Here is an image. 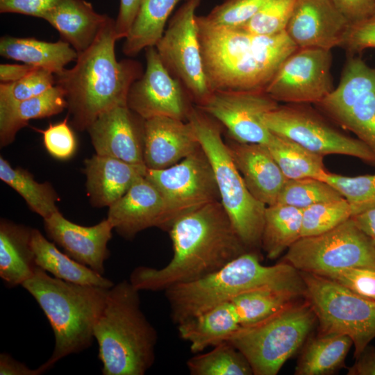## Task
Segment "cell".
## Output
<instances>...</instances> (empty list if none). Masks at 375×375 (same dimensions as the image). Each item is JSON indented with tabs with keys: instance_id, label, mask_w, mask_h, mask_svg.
<instances>
[{
	"instance_id": "ac0fdd59",
	"label": "cell",
	"mask_w": 375,
	"mask_h": 375,
	"mask_svg": "<svg viewBox=\"0 0 375 375\" xmlns=\"http://www.w3.org/2000/svg\"><path fill=\"white\" fill-rule=\"evenodd\" d=\"M351 23L331 0H296L285 32L298 48L342 47Z\"/></svg>"
},
{
	"instance_id": "603a6c76",
	"label": "cell",
	"mask_w": 375,
	"mask_h": 375,
	"mask_svg": "<svg viewBox=\"0 0 375 375\" xmlns=\"http://www.w3.org/2000/svg\"><path fill=\"white\" fill-rule=\"evenodd\" d=\"M227 144L250 193L265 206L276 203L288 178L267 145L235 140Z\"/></svg>"
},
{
	"instance_id": "f35d334b",
	"label": "cell",
	"mask_w": 375,
	"mask_h": 375,
	"mask_svg": "<svg viewBox=\"0 0 375 375\" xmlns=\"http://www.w3.org/2000/svg\"><path fill=\"white\" fill-rule=\"evenodd\" d=\"M352 217L344 198L317 203L302 210L301 238L327 232Z\"/></svg>"
},
{
	"instance_id": "83f0119b",
	"label": "cell",
	"mask_w": 375,
	"mask_h": 375,
	"mask_svg": "<svg viewBox=\"0 0 375 375\" xmlns=\"http://www.w3.org/2000/svg\"><path fill=\"white\" fill-rule=\"evenodd\" d=\"M31 245L37 267L53 276L74 283L110 289L115 283L61 252L39 230L33 228Z\"/></svg>"
},
{
	"instance_id": "4316f807",
	"label": "cell",
	"mask_w": 375,
	"mask_h": 375,
	"mask_svg": "<svg viewBox=\"0 0 375 375\" xmlns=\"http://www.w3.org/2000/svg\"><path fill=\"white\" fill-rule=\"evenodd\" d=\"M0 55L57 74L69 62L76 61L78 54L62 40L51 42L5 35L0 39Z\"/></svg>"
},
{
	"instance_id": "681fc988",
	"label": "cell",
	"mask_w": 375,
	"mask_h": 375,
	"mask_svg": "<svg viewBox=\"0 0 375 375\" xmlns=\"http://www.w3.org/2000/svg\"><path fill=\"white\" fill-rule=\"evenodd\" d=\"M44 372L46 371L41 366L37 369H31L8 353L0 354L1 375H40Z\"/></svg>"
},
{
	"instance_id": "44dd1931",
	"label": "cell",
	"mask_w": 375,
	"mask_h": 375,
	"mask_svg": "<svg viewBox=\"0 0 375 375\" xmlns=\"http://www.w3.org/2000/svg\"><path fill=\"white\" fill-rule=\"evenodd\" d=\"M107 219L113 229L125 239L151 227L167 230L165 206L158 190L144 176L108 207Z\"/></svg>"
},
{
	"instance_id": "ffe728a7",
	"label": "cell",
	"mask_w": 375,
	"mask_h": 375,
	"mask_svg": "<svg viewBox=\"0 0 375 375\" xmlns=\"http://www.w3.org/2000/svg\"><path fill=\"white\" fill-rule=\"evenodd\" d=\"M44 229L55 243L76 261L100 274L110 256L108 243L113 227L106 218L90 226H81L66 219L60 212L44 219Z\"/></svg>"
},
{
	"instance_id": "7dc6e473",
	"label": "cell",
	"mask_w": 375,
	"mask_h": 375,
	"mask_svg": "<svg viewBox=\"0 0 375 375\" xmlns=\"http://www.w3.org/2000/svg\"><path fill=\"white\" fill-rule=\"evenodd\" d=\"M142 1L143 0H119V12L114 24L117 40L127 37Z\"/></svg>"
},
{
	"instance_id": "8992f818",
	"label": "cell",
	"mask_w": 375,
	"mask_h": 375,
	"mask_svg": "<svg viewBox=\"0 0 375 375\" xmlns=\"http://www.w3.org/2000/svg\"><path fill=\"white\" fill-rule=\"evenodd\" d=\"M22 286L35 299L54 334L53 353L40 365L46 372L62 358L92 345L94 325L109 289L65 281L38 267Z\"/></svg>"
},
{
	"instance_id": "9c48e42d",
	"label": "cell",
	"mask_w": 375,
	"mask_h": 375,
	"mask_svg": "<svg viewBox=\"0 0 375 375\" xmlns=\"http://www.w3.org/2000/svg\"><path fill=\"white\" fill-rule=\"evenodd\" d=\"M300 273L305 284V299L315 312L319 333L349 336L357 358L375 338V301L362 297L326 276Z\"/></svg>"
},
{
	"instance_id": "484cf974",
	"label": "cell",
	"mask_w": 375,
	"mask_h": 375,
	"mask_svg": "<svg viewBox=\"0 0 375 375\" xmlns=\"http://www.w3.org/2000/svg\"><path fill=\"white\" fill-rule=\"evenodd\" d=\"M32 231L30 227L1 219L0 277L9 288L22 285L38 267L31 245Z\"/></svg>"
},
{
	"instance_id": "6da1fadb",
	"label": "cell",
	"mask_w": 375,
	"mask_h": 375,
	"mask_svg": "<svg viewBox=\"0 0 375 375\" xmlns=\"http://www.w3.org/2000/svg\"><path fill=\"white\" fill-rule=\"evenodd\" d=\"M173 256L160 269L135 267L129 281L139 291H165L199 280L251 251L237 233L220 201L178 217L169 227Z\"/></svg>"
},
{
	"instance_id": "d590c367",
	"label": "cell",
	"mask_w": 375,
	"mask_h": 375,
	"mask_svg": "<svg viewBox=\"0 0 375 375\" xmlns=\"http://www.w3.org/2000/svg\"><path fill=\"white\" fill-rule=\"evenodd\" d=\"M191 375H253L246 357L231 342L224 340L208 352L199 353L186 362Z\"/></svg>"
},
{
	"instance_id": "1f68e13d",
	"label": "cell",
	"mask_w": 375,
	"mask_h": 375,
	"mask_svg": "<svg viewBox=\"0 0 375 375\" xmlns=\"http://www.w3.org/2000/svg\"><path fill=\"white\" fill-rule=\"evenodd\" d=\"M302 209L276 203L267 206L261 248L276 259L301 238Z\"/></svg>"
},
{
	"instance_id": "f1b7e54d",
	"label": "cell",
	"mask_w": 375,
	"mask_h": 375,
	"mask_svg": "<svg viewBox=\"0 0 375 375\" xmlns=\"http://www.w3.org/2000/svg\"><path fill=\"white\" fill-rule=\"evenodd\" d=\"M67 108L62 89L57 85L35 97L0 108V144L12 143L17 132L34 119L58 115Z\"/></svg>"
},
{
	"instance_id": "db71d44e",
	"label": "cell",
	"mask_w": 375,
	"mask_h": 375,
	"mask_svg": "<svg viewBox=\"0 0 375 375\" xmlns=\"http://www.w3.org/2000/svg\"><path fill=\"white\" fill-rule=\"evenodd\" d=\"M372 240L373 244H374V247H375V236H374V237H372Z\"/></svg>"
},
{
	"instance_id": "ab89813d",
	"label": "cell",
	"mask_w": 375,
	"mask_h": 375,
	"mask_svg": "<svg viewBox=\"0 0 375 375\" xmlns=\"http://www.w3.org/2000/svg\"><path fill=\"white\" fill-rule=\"evenodd\" d=\"M296 0H269L240 28L255 35L285 31Z\"/></svg>"
},
{
	"instance_id": "816d5d0a",
	"label": "cell",
	"mask_w": 375,
	"mask_h": 375,
	"mask_svg": "<svg viewBox=\"0 0 375 375\" xmlns=\"http://www.w3.org/2000/svg\"><path fill=\"white\" fill-rule=\"evenodd\" d=\"M40 69L33 65L24 64H1V83H11L19 81Z\"/></svg>"
},
{
	"instance_id": "d6986e66",
	"label": "cell",
	"mask_w": 375,
	"mask_h": 375,
	"mask_svg": "<svg viewBox=\"0 0 375 375\" xmlns=\"http://www.w3.org/2000/svg\"><path fill=\"white\" fill-rule=\"evenodd\" d=\"M144 122L127 106H118L101 114L87 131L97 154L144 165Z\"/></svg>"
},
{
	"instance_id": "74e56055",
	"label": "cell",
	"mask_w": 375,
	"mask_h": 375,
	"mask_svg": "<svg viewBox=\"0 0 375 375\" xmlns=\"http://www.w3.org/2000/svg\"><path fill=\"white\" fill-rule=\"evenodd\" d=\"M323 181L335 188L347 200L352 217L375 208V174L347 176L328 172Z\"/></svg>"
},
{
	"instance_id": "7c38bea8",
	"label": "cell",
	"mask_w": 375,
	"mask_h": 375,
	"mask_svg": "<svg viewBox=\"0 0 375 375\" xmlns=\"http://www.w3.org/2000/svg\"><path fill=\"white\" fill-rule=\"evenodd\" d=\"M317 105L375 155V67L350 58L338 87Z\"/></svg>"
},
{
	"instance_id": "52a82bcc",
	"label": "cell",
	"mask_w": 375,
	"mask_h": 375,
	"mask_svg": "<svg viewBox=\"0 0 375 375\" xmlns=\"http://www.w3.org/2000/svg\"><path fill=\"white\" fill-rule=\"evenodd\" d=\"M188 120L211 165L220 201L237 233L249 250L261 247L267 206L247 188L228 144L223 140L219 122L197 106L192 107Z\"/></svg>"
},
{
	"instance_id": "3957f363",
	"label": "cell",
	"mask_w": 375,
	"mask_h": 375,
	"mask_svg": "<svg viewBox=\"0 0 375 375\" xmlns=\"http://www.w3.org/2000/svg\"><path fill=\"white\" fill-rule=\"evenodd\" d=\"M114 24L110 17L93 43L78 53L76 64L55 74L56 85L65 94L67 116L80 131L87 130L103 112L127 106L130 88L144 72L138 61L117 60Z\"/></svg>"
},
{
	"instance_id": "f6af8a7d",
	"label": "cell",
	"mask_w": 375,
	"mask_h": 375,
	"mask_svg": "<svg viewBox=\"0 0 375 375\" xmlns=\"http://www.w3.org/2000/svg\"><path fill=\"white\" fill-rule=\"evenodd\" d=\"M342 47L351 53L375 48V17L351 24Z\"/></svg>"
},
{
	"instance_id": "2e32d148",
	"label": "cell",
	"mask_w": 375,
	"mask_h": 375,
	"mask_svg": "<svg viewBox=\"0 0 375 375\" xmlns=\"http://www.w3.org/2000/svg\"><path fill=\"white\" fill-rule=\"evenodd\" d=\"M278 106L264 90H253L213 91L197 107L222 124L233 140L267 144L273 133L262 117Z\"/></svg>"
},
{
	"instance_id": "11a10c76",
	"label": "cell",
	"mask_w": 375,
	"mask_h": 375,
	"mask_svg": "<svg viewBox=\"0 0 375 375\" xmlns=\"http://www.w3.org/2000/svg\"><path fill=\"white\" fill-rule=\"evenodd\" d=\"M373 16H374V17H375V10H374V15H373Z\"/></svg>"
},
{
	"instance_id": "5b68a950",
	"label": "cell",
	"mask_w": 375,
	"mask_h": 375,
	"mask_svg": "<svg viewBox=\"0 0 375 375\" xmlns=\"http://www.w3.org/2000/svg\"><path fill=\"white\" fill-rule=\"evenodd\" d=\"M139 292L129 280L108 290L94 328L103 375H144L154 363L158 334L141 309Z\"/></svg>"
},
{
	"instance_id": "ee69618b",
	"label": "cell",
	"mask_w": 375,
	"mask_h": 375,
	"mask_svg": "<svg viewBox=\"0 0 375 375\" xmlns=\"http://www.w3.org/2000/svg\"><path fill=\"white\" fill-rule=\"evenodd\" d=\"M324 276L335 281L362 297L375 301L374 268H347Z\"/></svg>"
},
{
	"instance_id": "4fadbf2b",
	"label": "cell",
	"mask_w": 375,
	"mask_h": 375,
	"mask_svg": "<svg viewBox=\"0 0 375 375\" xmlns=\"http://www.w3.org/2000/svg\"><path fill=\"white\" fill-rule=\"evenodd\" d=\"M262 119L273 134L288 138L315 153L346 155L375 165V155L364 142L338 131L300 103L279 105Z\"/></svg>"
},
{
	"instance_id": "836d02e7",
	"label": "cell",
	"mask_w": 375,
	"mask_h": 375,
	"mask_svg": "<svg viewBox=\"0 0 375 375\" xmlns=\"http://www.w3.org/2000/svg\"><path fill=\"white\" fill-rule=\"evenodd\" d=\"M304 295L285 290H260L238 295L231 303L240 328L261 322L298 302Z\"/></svg>"
},
{
	"instance_id": "9a60e30c",
	"label": "cell",
	"mask_w": 375,
	"mask_h": 375,
	"mask_svg": "<svg viewBox=\"0 0 375 375\" xmlns=\"http://www.w3.org/2000/svg\"><path fill=\"white\" fill-rule=\"evenodd\" d=\"M331 50L298 48L282 62L265 92L278 102L318 103L333 90Z\"/></svg>"
},
{
	"instance_id": "5bb4252c",
	"label": "cell",
	"mask_w": 375,
	"mask_h": 375,
	"mask_svg": "<svg viewBox=\"0 0 375 375\" xmlns=\"http://www.w3.org/2000/svg\"><path fill=\"white\" fill-rule=\"evenodd\" d=\"M145 177L163 198L167 231L183 214L220 201L211 165L201 146L174 165L161 169H147Z\"/></svg>"
},
{
	"instance_id": "bcb514c9",
	"label": "cell",
	"mask_w": 375,
	"mask_h": 375,
	"mask_svg": "<svg viewBox=\"0 0 375 375\" xmlns=\"http://www.w3.org/2000/svg\"><path fill=\"white\" fill-rule=\"evenodd\" d=\"M60 0H0L1 13H15L42 19Z\"/></svg>"
},
{
	"instance_id": "f5cc1de1",
	"label": "cell",
	"mask_w": 375,
	"mask_h": 375,
	"mask_svg": "<svg viewBox=\"0 0 375 375\" xmlns=\"http://www.w3.org/2000/svg\"><path fill=\"white\" fill-rule=\"evenodd\" d=\"M356 225L368 236H375V208L351 217Z\"/></svg>"
},
{
	"instance_id": "c3c4849f",
	"label": "cell",
	"mask_w": 375,
	"mask_h": 375,
	"mask_svg": "<svg viewBox=\"0 0 375 375\" xmlns=\"http://www.w3.org/2000/svg\"><path fill=\"white\" fill-rule=\"evenodd\" d=\"M331 1L351 24L373 16L375 10V0Z\"/></svg>"
},
{
	"instance_id": "d4e9b609",
	"label": "cell",
	"mask_w": 375,
	"mask_h": 375,
	"mask_svg": "<svg viewBox=\"0 0 375 375\" xmlns=\"http://www.w3.org/2000/svg\"><path fill=\"white\" fill-rule=\"evenodd\" d=\"M110 18L85 0H60L42 19L78 54L93 43Z\"/></svg>"
},
{
	"instance_id": "4dcf8cb0",
	"label": "cell",
	"mask_w": 375,
	"mask_h": 375,
	"mask_svg": "<svg viewBox=\"0 0 375 375\" xmlns=\"http://www.w3.org/2000/svg\"><path fill=\"white\" fill-rule=\"evenodd\" d=\"M184 0H143L133 26L125 38L123 53L133 57L142 49L155 47L162 38L174 9Z\"/></svg>"
},
{
	"instance_id": "7a4b0ae2",
	"label": "cell",
	"mask_w": 375,
	"mask_h": 375,
	"mask_svg": "<svg viewBox=\"0 0 375 375\" xmlns=\"http://www.w3.org/2000/svg\"><path fill=\"white\" fill-rule=\"evenodd\" d=\"M204 72L212 91L264 90L298 47L285 31L250 33L211 24L197 15Z\"/></svg>"
},
{
	"instance_id": "7402d4cb",
	"label": "cell",
	"mask_w": 375,
	"mask_h": 375,
	"mask_svg": "<svg viewBox=\"0 0 375 375\" xmlns=\"http://www.w3.org/2000/svg\"><path fill=\"white\" fill-rule=\"evenodd\" d=\"M200 147L188 121L155 117L144 122V162L147 169H161L178 162Z\"/></svg>"
},
{
	"instance_id": "e0dca14e",
	"label": "cell",
	"mask_w": 375,
	"mask_h": 375,
	"mask_svg": "<svg viewBox=\"0 0 375 375\" xmlns=\"http://www.w3.org/2000/svg\"><path fill=\"white\" fill-rule=\"evenodd\" d=\"M146 68L131 86L127 106L144 119L169 117L188 120L191 100L181 82L163 65L156 47L145 49Z\"/></svg>"
},
{
	"instance_id": "d6a6232c",
	"label": "cell",
	"mask_w": 375,
	"mask_h": 375,
	"mask_svg": "<svg viewBox=\"0 0 375 375\" xmlns=\"http://www.w3.org/2000/svg\"><path fill=\"white\" fill-rule=\"evenodd\" d=\"M266 145L288 179L313 178L323 181L328 172L323 156L288 138L273 134Z\"/></svg>"
},
{
	"instance_id": "30bf717a",
	"label": "cell",
	"mask_w": 375,
	"mask_h": 375,
	"mask_svg": "<svg viewBox=\"0 0 375 375\" xmlns=\"http://www.w3.org/2000/svg\"><path fill=\"white\" fill-rule=\"evenodd\" d=\"M283 260L300 272L321 276L351 267L375 269V247L350 218L324 233L299 238Z\"/></svg>"
},
{
	"instance_id": "e575fe53",
	"label": "cell",
	"mask_w": 375,
	"mask_h": 375,
	"mask_svg": "<svg viewBox=\"0 0 375 375\" xmlns=\"http://www.w3.org/2000/svg\"><path fill=\"white\" fill-rule=\"evenodd\" d=\"M0 178L20 194L29 208L44 219L59 211L56 205L59 197L50 183L37 182L30 172L21 167H12L2 156Z\"/></svg>"
},
{
	"instance_id": "ba28073f",
	"label": "cell",
	"mask_w": 375,
	"mask_h": 375,
	"mask_svg": "<svg viewBox=\"0 0 375 375\" xmlns=\"http://www.w3.org/2000/svg\"><path fill=\"white\" fill-rule=\"evenodd\" d=\"M316 322L315 312L305 299L238 329L226 340L246 357L253 375H276L305 343Z\"/></svg>"
},
{
	"instance_id": "60d3db41",
	"label": "cell",
	"mask_w": 375,
	"mask_h": 375,
	"mask_svg": "<svg viewBox=\"0 0 375 375\" xmlns=\"http://www.w3.org/2000/svg\"><path fill=\"white\" fill-rule=\"evenodd\" d=\"M55 85V74L43 69L15 82L1 83L0 108L40 95Z\"/></svg>"
},
{
	"instance_id": "b9f144b4",
	"label": "cell",
	"mask_w": 375,
	"mask_h": 375,
	"mask_svg": "<svg viewBox=\"0 0 375 375\" xmlns=\"http://www.w3.org/2000/svg\"><path fill=\"white\" fill-rule=\"evenodd\" d=\"M269 0H224L206 15L208 23L226 28H240Z\"/></svg>"
},
{
	"instance_id": "277c9868",
	"label": "cell",
	"mask_w": 375,
	"mask_h": 375,
	"mask_svg": "<svg viewBox=\"0 0 375 375\" xmlns=\"http://www.w3.org/2000/svg\"><path fill=\"white\" fill-rule=\"evenodd\" d=\"M260 290H285L305 296L300 272L285 261L263 265L256 251H247L219 270L165 291L176 325L194 318L238 295Z\"/></svg>"
},
{
	"instance_id": "8d00e7d4",
	"label": "cell",
	"mask_w": 375,
	"mask_h": 375,
	"mask_svg": "<svg viewBox=\"0 0 375 375\" xmlns=\"http://www.w3.org/2000/svg\"><path fill=\"white\" fill-rule=\"evenodd\" d=\"M342 195L328 183L313 178L288 179L277 203L304 209L317 203L342 199Z\"/></svg>"
},
{
	"instance_id": "8fae6325",
	"label": "cell",
	"mask_w": 375,
	"mask_h": 375,
	"mask_svg": "<svg viewBox=\"0 0 375 375\" xmlns=\"http://www.w3.org/2000/svg\"><path fill=\"white\" fill-rule=\"evenodd\" d=\"M201 0H184L156 44L170 74L178 80L197 106L212 94L203 69L196 10Z\"/></svg>"
},
{
	"instance_id": "f907efd6",
	"label": "cell",
	"mask_w": 375,
	"mask_h": 375,
	"mask_svg": "<svg viewBox=\"0 0 375 375\" xmlns=\"http://www.w3.org/2000/svg\"><path fill=\"white\" fill-rule=\"evenodd\" d=\"M348 375H375V347L367 345L349 368Z\"/></svg>"
},
{
	"instance_id": "cb8c5ba5",
	"label": "cell",
	"mask_w": 375,
	"mask_h": 375,
	"mask_svg": "<svg viewBox=\"0 0 375 375\" xmlns=\"http://www.w3.org/2000/svg\"><path fill=\"white\" fill-rule=\"evenodd\" d=\"M147 170L144 165L131 164L97 153L85 159V185L91 204L99 208L110 206L137 179L144 176Z\"/></svg>"
},
{
	"instance_id": "f546056e",
	"label": "cell",
	"mask_w": 375,
	"mask_h": 375,
	"mask_svg": "<svg viewBox=\"0 0 375 375\" xmlns=\"http://www.w3.org/2000/svg\"><path fill=\"white\" fill-rule=\"evenodd\" d=\"M353 345L347 335L320 333L306 344L294 369L295 375L331 374L344 365Z\"/></svg>"
},
{
	"instance_id": "7bdbcfd3",
	"label": "cell",
	"mask_w": 375,
	"mask_h": 375,
	"mask_svg": "<svg viewBox=\"0 0 375 375\" xmlns=\"http://www.w3.org/2000/svg\"><path fill=\"white\" fill-rule=\"evenodd\" d=\"M68 116L57 124H50L44 130H38L43 135V142L48 153L53 157L65 160L73 156L76 150V140L69 126Z\"/></svg>"
}]
</instances>
